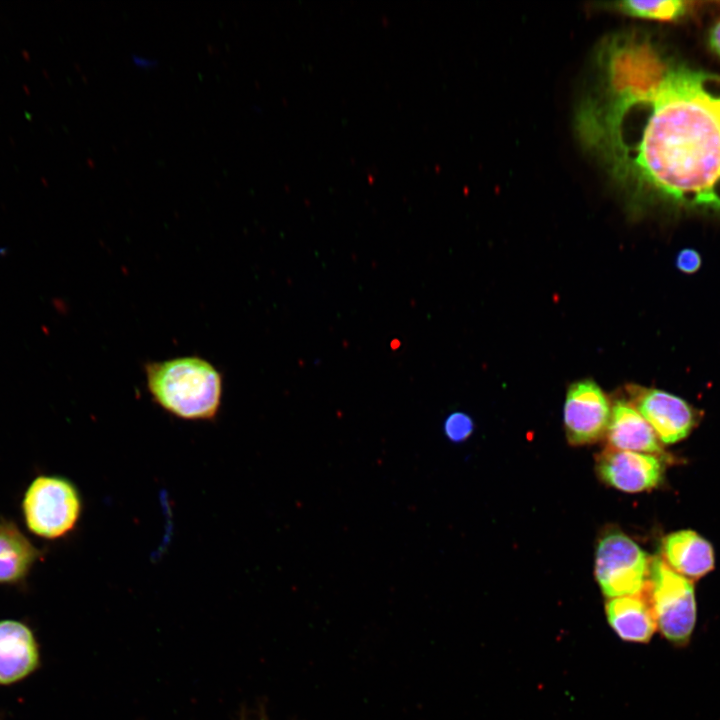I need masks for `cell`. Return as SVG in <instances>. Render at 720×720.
<instances>
[{"instance_id": "obj_1", "label": "cell", "mask_w": 720, "mask_h": 720, "mask_svg": "<svg viewBox=\"0 0 720 720\" xmlns=\"http://www.w3.org/2000/svg\"><path fill=\"white\" fill-rule=\"evenodd\" d=\"M575 128L616 184L720 214V74L673 64L647 39L614 34L600 45Z\"/></svg>"}, {"instance_id": "obj_2", "label": "cell", "mask_w": 720, "mask_h": 720, "mask_svg": "<svg viewBox=\"0 0 720 720\" xmlns=\"http://www.w3.org/2000/svg\"><path fill=\"white\" fill-rule=\"evenodd\" d=\"M152 399L168 413L185 420H211L223 394V376L199 356H182L144 366Z\"/></svg>"}, {"instance_id": "obj_3", "label": "cell", "mask_w": 720, "mask_h": 720, "mask_svg": "<svg viewBox=\"0 0 720 720\" xmlns=\"http://www.w3.org/2000/svg\"><path fill=\"white\" fill-rule=\"evenodd\" d=\"M83 510L77 486L57 474H39L26 487L21 513L27 530L44 540H59L77 526Z\"/></svg>"}, {"instance_id": "obj_4", "label": "cell", "mask_w": 720, "mask_h": 720, "mask_svg": "<svg viewBox=\"0 0 720 720\" xmlns=\"http://www.w3.org/2000/svg\"><path fill=\"white\" fill-rule=\"evenodd\" d=\"M648 595L662 635L675 645H686L696 622L692 582L656 557L650 564Z\"/></svg>"}, {"instance_id": "obj_5", "label": "cell", "mask_w": 720, "mask_h": 720, "mask_svg": "<svg viewBox=\"0 0 720 720\" xmlns=\"http://www.w3.org/2000/svg\"><path fill=\"white\" fill-rule=\"evenodd\" d=\"M651 560L632 539L619 531L605 534L595 551L594 572L610 598L641 594L649 586Z\"/></svg>"}, {"instance_id": "obj_6", "label": "cell", "mask_w": 720, "mask_h": 720, "mask_svg": "<svg viewBox=\"0 0 720 720\" xmlns=\"http://www.w3.org/2000/svg\"><path fill=\"white\" fill-rule=\"evenodd\" d=\"M611 409L603 390L590 379L577 381L567 390L563 421L568 442L586 445L606 433Z\"/></svg>"}, {"instance_id": "obj_7", "label": "cell", "mask_w": 720, "mask_h": 720, "mask_svg": "<svg viewBox=\"0 0 720 720\" xmlns=\"http://www.w3.org/2000/svg\"><path fill=\"white\" fill-rule=\"evenodd\" d=\"M630 394L635 408L665 444L684 439L696 425L695 409L676 395L638 386L630 387Z\"/></svg>"}, {"instance_id": "obj_8", "label": "cell", "mask_w": 720, "mask_h": 720, "mask_svg": "<svg viewBox=\"0 0 720 720\" xmlns=\"http://www.w3.org/2000/svg\"><path fill=\"white\" fill-rule=\"evenodd\" d=\"M596 471L606 485L635 493L656 487L664 468L654 455L607 447L596 458Z\"/></svg>"}, {"instance_id": "obj_9", "label": "cell", "mask_w": 720, "mask_h": 720, "mask_svg": "<svg viewBox=\"0 0 720 720\" xmlns=\"http://www.w3.org/2000/svg\"><path fill=\"white\" fill-rule=\"evenodd\" d=\"M39 665V645L30 627L14 619L0 620V685L25 679Z\"/></svg>"}, {"instance_id": "obj_10", "label": "cell", "mask_w": 720, "mask_h": 720, "mask_svg": "<svg viewBox=\"0 0 720 720\" xmlns=\"http://www.w3.org/2000/svg\"><path fill=\"white\" fill-rule=\"evenodd\" d=\"M609 447L644 453H661V441L650 424L630 403L618 400L611 409L606 430Z\"/></svg>"}, {"instance_id": "obj_11", "label": "cell", "mask_w": 720, "mask_h": 720, "mask_svg": "<svg viewBox=\"0 0 720 720\" xmlns=\"http://www.w3.org/2000/svg\"><path fill=\"white\" fill-rule=\"evenodd\" d=\"M41 557L42 551L14 521L0 518V585L24 583Z\"/></svg>"}, {"instance_id": "obj_12", "label": "cell", "mask_w": 720, "mask_h": 720, "mask_svg": "<svg viewBox=\"0 0 720 720\" xmlns=\"http://www.w3.org/2000/svg\"><path fill=\"white\" fill-rule=\"evenodd\" d=\"M605 609L610 626L625 641L646 643L657 628L648 589L641 594L611 598Z\"/></svg>"}, {"instance_id": "obj_13", "label": "cell", "mask_w": 720, "mask_h": 720, "mask_svg": "<svg viewBox=\"0 0 720 720\" xmlns=\"http://www.w3.org/2000/svg\"><path fill=\"white\" fill-rule=\"evenodd\" d=\"M663 556L667 565L686 578H700L714 567L711 544L698 533L680 530L663 540Z\"/></svg>"}, {"instance_id": "obj_14", "label": "cell", "mask_w": 720, "mask_h": 720, "mask_svg": "<svg viewBox=\"0 0 720 720\" xmlns=\"http://www.w3.org/2000/svg\"><path fill=\"white\" fill-rule=\"evenodd\" d=\"M690 4L691 2L682 0H625L606 3V6L633 17L669 21L686 14Z\"/></svg>"}, {"instance_id": "obj_15", "label": "cell", "mask_w": 720, "mask_h": 720, "mask_svg": "<svg viewBox=\"0 0 720 720\" xmlns=\"http://www.w3.org/2000/svg\"><path fill=\"white\" fill-rule=\"evenodd\" d=\"M473 421L463 412H454L447 416L444 422V432L449 440L461 442L466 440L473 432Z\"/></svg>"}, {"instance_id": "obj_16", "label": "cell", "mask_w": 720, "mask_h": 720, "mask_svg": "<svg viewBox=\"0 0 720 720\" xmlns=\"http://www.w3.org/2000/svg\"><path fill=\"white\" fill-rule=\"evenodd\" d=\"M700 254L691 248L681 250L676 257L677 268L684 273H694L701 266Z\"/></svg>"}, {"instance_id": "obj_17", "label": "cell", "mask_w": 720, "mask_h": 720, "mask_svg": "<svg viewBox=\"0 0 720 720\" xmlns=\"http://www.w3.org/2000/svg\"><path fill=\"white\" fill-rule=\"evenodd\" d=\"M709 44L712 50L720 56V21L713 26L710 32Z\"/></svg>"}, {"instance_id": "obj_18", "label": "cell", "mask_w": 720, "mask_h": 720, "mask_svg": "<svg viewBox=\"0 0 720 720\" xmlns=\"http://www.w3.org/2000/svg\"><path fill=\"white\" fill-rule=\"evenodd\" d=\"M132 61L136 66H139L141 68H152L154 65H156L157 61L154 59H150L146 56L141 55H133Z\"/></svg>"}]
</instances>
